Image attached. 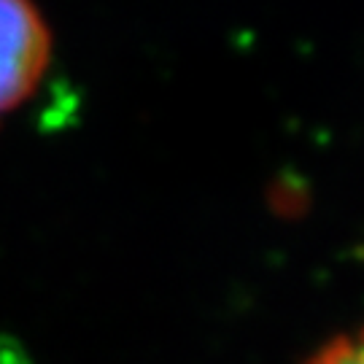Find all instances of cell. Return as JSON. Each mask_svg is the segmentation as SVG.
Here are the masks:
<instances>
[{
  "instance_id": "1",
  "label": "cell",
  "mask_w": 364,
  "mask_h": 364,
  "mask_svg": "<svg viewBox=\"0 0 364 364\" xmlns=\"http://www.w3.org/2000/svg\"><path fill=\"white\" fill-rule=\"evenodd\" d=\"M52 38L30 0H0V117L36 90Z\"/></svg>"
},
{
  "instance_id": "2",
  "label": "cell",
  "mask_w": 364,
  "mask_h": 364,
  "mask_svg": "<svg viewBox=\"0 0 364 364\" xmlns=\"http://www.w3.org/2000/svg\"><path fill=\"white\" fill-rule=\"evenodd\" d=\"M305 364H364V324L324 343Z\"/></svg>"
}]
</instances>
